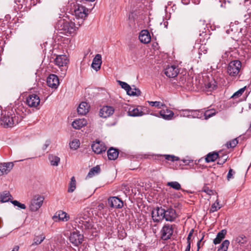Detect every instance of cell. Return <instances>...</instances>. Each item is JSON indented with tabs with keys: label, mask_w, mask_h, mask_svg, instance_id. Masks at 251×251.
I'll use <instances>...</instances> for the list:
<instances>
[{
	"label": "cell",
	"mask_w": 251,
	"mask_h": 251,
	"mask_svg": "<svg viewBox=\"0 0 251 251\" xmlns=\"http://www.w3.org/2000/svg\"><path fill=\"white\" fill-rule=\"evenodd\" d=\"M241 63L238 61H233L229 64L228 72L230 76H236L240 71Z\"/></svg>",
	"instance_id": "obj_1"
},
{
	"label": "cell",
	"mask_w": 251,
	"mask_h": 251,
	"mask_svg": "<svg viewBox=\"0 0 251 251\" xmlns=\"http://www.w3.org/2000/svg\"><path fill=\"white\" fill-rule=\"evenodd\" d=\"M44 197L40 195L35 196L30 203V208L32 211H36L39 210L43 204Z\"/></svg>",
	"instance_id": "obj_2"
},
{
	"label": "cell",
	"mask_w": 251,
	"mask_h": 251,
	"mask_svg": "<svg viewBox=\"0 0 251 251\" xmlns=\"http://www.w3.org/2000/svg\"><path fill=\"white\" fill-rule=\"evenodd\" d=\"M166 211L162 208H156L152 212V218L156 222L162 221L165 218Z\"/></svg>",
	"instance_id": "obj_3"
},
{
	"label": "cell",
	"mask_w": 251,
	"mask_h": 251,
	"mask_svg": "<svg viewBox=\"0 0 251 251\" xmlns=\"http://www.w3.org/2000/svg\"><path fill=\"white\" fill-rule=\"evenodd\" d=\"M69 215L64 211L61 210L57 212L52 217V219L55 222L67 221L69 219Z\"/></svg>",
	"instance_id": "obj_4"
},
{
	"label": "cell",
	"mask_w": 251,
	"mask_h": 251,
	"mask_svg": "<svg viewBox=\"0 0 251 251\" xmlns=\"http://www.w3.org/2000/svg\"><path fill=\"white\" fill-rule=\"evenodd\" d=\"M92 149L93 152L96 154L102 153L106 150V147L105 144L100 141H96L92 145Z\"/></svg>",
	"instance_id": "obj_5"
},
{
	"label": "cell",
	"mask_w": 251,
	"mask_h": 251,
	"mask_svg": "<svg viewBox=\"0 0 251 251\" xmlns=\"http://www.w3.org/2000/svg\"><path fill=\"white\" fill-rule=\"evenodd\" d=\"M114 112V109L111 106H106L103 107L100 111L99 115L101 117L108 118L111 116Z\"/></svg>",
	"instance_id": "obj_6"
},
{
	"label": "cell",
	"mask_w": 251,
	"mask_h": 251,
	"mask_svg": "<svg viewBox=\"0 0 251 251\" xmlns=\"http://www.w3.org/2000/svg\"><path fill=\"white\" fill-rule=\"evenodd\" d=\"M173 233V228L170 225H166L163 229L162 238L163 240H167L170 238Z\"/></svg>",
	"instance_id": "obj_7"
},
{
	"label": "cell",
	"mask_w": 251,
	"mask_h": 251,
	"mask_svg": "<svg viewBox=\"0 0 251 251\" xmlns=\"http://www.w3.org/2000/svg\"><path fill=\"white\" fill-rule=\"evenodd\" d=\"M83 236L79 233H73L71 235L70 237V241L75 245L78 246L80 245L83 241Z\"/></svg>",
	"instance_id": "obj_8"
},
{
	"label": "cell",
	"mask_w": 251,
	"mask_h": 251,
	"mask_svg": "<svg viewBox=\"0 0 251 251\" xmlns=\"http://www.w3.org/2000/svg\"><path fill=\"white\" fill-rule=\"evenodd\" d=\"M47 83L50 87L55 89L59 84V79L55 75H51L47 79Z\"/></svg>",
	"instance_id": "obj_9"
},
{
	"label": "cell",
	"mask_w": 251,
	"mask_h": 251,
	"mask_svg": "<svg viewBox=\"0 0 251 251\" xmlns=\"http://www.w3.org/2000/svg\"><path fill=\"white\" fill-rule=\"evenodd\" d=\"M27 103L30 106L35 108L38 106L40 103V99L35 95H32L29 97L27 101Z\"/></svg>",
	"instance_id": "obj_10"
},
{
	"label": "cell",
	"mask_w": 251,
	"mask_h": 251,
	"mask_svg": "<svg viewBox=\"0 0 251 251\" xmlns=\"http://www.w3.org/2000/svg\"><path fill=\"white\" fill-rule=\"evenodd\" d=\"M179 72V70L177 67L172 66L167 68L165 70V74L169 78H173L177 77Z\"/></svg>",
	"instance_id": "obj_11"
},
{
	"label": "cell",
	"mask_w": 251,
	"mask_h": 251,
	"mask_svg": "<svg viewBox=\"0 0 251 251\" xmlns=\"http://www.w3.org/2000/svg\"><path fill=\"white\" fill-rule=\"evenodd\" d=\"M109 205L113 208H121L123 206L122 202L116 197H111L109 199Z\"/></svg>",
	"instance_id": "obj_12"
},
{
	"label": "cell",
	"mask_w": 251,
	"mask_h": 251,
	"mask_svg": "<svg viewBox=\"0 0 251 251\" xmlns=\"http://www.w3.org/2000/svg\"><path fill=\"white\" fill-rule=\"evenodd\" d=\"M139 39L142 43L147 44L151 41V36L149 32L147 30H142L139 36Z\"/></svg>",
	"instance_id": "obj_13"
},
{
	"label": "cell",
	"mask_w": 251,
	"mask_h": 251,
	"mask_svg": "<svg viewBox=\"0 0 251 251\" xmlns=\"http://www.w3.org/2000/svg\"><path fill=\"white\" fill-rule=\"evenodd\" d=\"M90 107L89 103L86 102H83L80 103L78 108V113L80 115H86L89 111Z\"/></svg>",
	"instance_id": "obj_14"
},
{
	"label": "cell",
	"mask_w": 251,
	"mask_h": 251,
	"mask_svg": "<svg viewBox=\"0 0 251 251\" xmlns=\"http://www.w3.org/2000/svg\"><path fill=\"white\" fill-rule=\"evenodd\" d=\"M13 164L12 163H7L1 165V176L7 174L12 170L13 167Z\"/></svg>",
	"instance_id": "obj_15"
},
{
	"label": "cell",
	"mask_w": 251,
	"mask_h": 251,
	"mask_svg": "<svg viewBox=\"0 0 251 251\" xmlns=\"http://www.w3.org/2000/svg\"><path fill=\"white\" fill-rule=\"evenodd\" d=\"M102 62V58H101V55H97L95 57V58H94L92 64V67L93 69H94L96 71L99 70L100 68H101Z\"/></svg>",
	"instance_id": "obj_16"
},
{
	"label": "cell",
	"mask_w": 251,
	"mask_h": 251,
	"mask_svg": "<svg viewBox=\"0 0 251 251\" xmlns=\"http://www.w3.org/2000/svg\"><path fill=\"white\" fill-rule=\"evenodd\" d=\"M88 14L87 9L83 7H79L75 10V14L76 16L80 18L86 17Z\"/></svg>",
	"instance_id": "obj_17"
},
{
	"label": "cell",
	"mask_w": 251,
	"mask_h": 251,
	"mask_svg": "<svg viewBox=\"0 0 251 251\" xmlns=\"http://www.w3.org/2000/svg\"><path fill=\"white\" fill-rule=\"evenodd\" d=\"M87 122L86 120L84 119H78L74 121L72 123V126L74 128L76 129H80L83 127L86 126L87 125Z\"/></svg>",
	"instance_id": "obj_18"
},
{
	"label": "cell",
	"mask_w": 251,
	"mask_h": 251,
	"mask_svg": "<svg viewBox=\"0 0 251 251\" xmlns=\"http://www.w3.org/2000/svg\"><path fill=\"white\" fill-rule=\"evenodd\" d=\"M177 217V213L173 209H169L166 211L165 218L167 221H173Z\"/></svg>",
	"instance_id": "obj_19"
},
{
	"label": "cell",
	"mask_w": 251,
	"mask_h": 251,
	"mask_svg": "<svg viewBox=\"0 0 251 251\" xmlns=\"http://www.w3.org/2000/svg\"><path fill=\"white\" fill-rule=\"evenodd\" d=\"M119 152L116 149L110 148L108 151V156L109 159L111 160H115L117 159Z\"/></svg>",
	"instance_id": "obj_20"
},
{
	"label": "cell",
	"mask_w": 251,
	"mask_h": 251,
	"mask_svg": "<svg viewBox=\"0 0 251 251\" xmlns=\"http://www.w3.org/2000/svg\"><path fill=\"white\" fill-rule=\"evenodd\" d=\"M13 199V197L8 191L1 192V203L10 201Z\"/></svg>",
	"instance_id": "obj_21"
},
{
	"label": "cell",
	"mask_w": 251,
	"mask_h": 251,
	"mask_svg": "<svg viewBox=\"0 0 251 251\" xmlns=\"http://www.w3.org/2000/svg\"><path fill=\"white\" fill-rule=\"evenodd\" d=\"M226 233L227 232L226 230H222L221 232H220L217 235L216 238L214 240V244H218L221 243L222 240L225 238Z\"/></svg>",
	"instance_id": "obj_22"
},
{
	"label": "cell",
	"mask_w": 251,
	"mask_h": 251,
	"mask_svg": "<svg viewBox=\"0 0 251 251\" xmlns=\"http://www.w3.org/2000/svg\"><path fill=\"white\" fill-rule=\"evenodd\" d=\"M100 172V168L99 166H97L96 167L93 168L90 171L89 174L87 175L86 179H89V178L95 176L97 175L98 174H99Z\"/></svg>",
	"instance_id": "obj_23"
},
{
	"label": "cell",
	"mask_w": 251,
	"mask_h": 251,
	"mask_svg": "<svg viewBox=\"0 0 251 251\" xmlns=\"http://www.w3.org/2000/svg\"><path fill=\"white\" fill-rule=\"evenodd\" d=\"M49 159L50 160L51 165L53 166H58L60 162V159L55 155H49Z\"/></svg>",
	"instance_id": "obj_24"
},
{
	"label": "cell",
	"mask_w": 251,
	"mask_h": 251,
	"mask_svg": "<svg viewBox=\"0 0 251 251\" xmlns=\"http://www.w3.org/2000/svg\"><path fill=\"white\" fill-rule=\"evenodd\" d=\"M160 114L165 118L170 119L173 116L174 113L169 109H163L160 111Z\"/></svg>",
	"instance_id": "obj_25"
},
{
	"label": "cell",
	"mask_w": 251,
	"mask_h": 251,
	"mask_svg": "<svg viewBox=\"0 0 251 251\" xmlns=\"http://www.w3.org/2000/svg\"><path fill=\"white\" fill-rule=\"evenodd\" d=\"M55 62H56V63L59 66H63L67 63V59L66 57L61 56V57H58L56 59Z\"/></svg>",
	"instance_id": "obj_26"
},
{
	"label": "cell",
	"mask_w": 251,
	"mask_h": 251,
	"mask_svg": "<svg viewBox=\"0 0 251 251\" xmlns=\"http://www.w3.org/2000/svg\"><path fill=\"white\" fill-rule=\"evenodd\" d=\"M218 156L219 155L217 153L209 154L206 157V161L208 162H214L215 160H216L217 159H218Z\"/></svg>",
	"instance_id": "obj_27"
},
{
	"label": "cell",
	"mask_w": 251,
	"mask_h": 251,
	"mask_svg": "<svg viewBox=\"0 0 251 251\" xmlns=\"http://www.w3.org/2000/svg\"><path fill=\"white\" fill-rule=\"evenodd\" d=\"M76 188V181L75 179V178L74 177L71 179L70 182L69 184V188H68V192H73L75 190Z\"/></svg>",
	"instance_id": "obj_28"
},
{
	"label": "cell",
	"mask_w": 251,
	"mask_h": 251,
	"mask_svg": "<svg viewBox=\"0 0 251 251\" xmlns=\"http://www.w3.org/2000/svg\"><path fill=\"white\" fill-rule=\"evenodd\" d=\"M127 93L130 96H139L140 94V92L136 87L132 88L131 87L130 90L127 92Z\"/></svg>",
	"instance_id": "obj_29"
},
{
	"label": "cell",
	"mask_w": 251,
	"mask_h": 251,
	"mask_svg": "<svg viewBox=\"0 0 251 251\" xmlns=\"http://www.w3.org/2000/svg\"><path fill=\"white\" fill-rule=\"evenodd\" d=\"M80 146V142L78 140H75L72 141L70 143V147L72 150H77Z\"/></svg>",
	"instance_id": "obj_30"
},
{
	"label": "cell",
	"mask_w": 251,
	"mask_h": 251,
	"mask_svg": "<svg viewBox=\"0 0 251 251\" xmlns=\"http://www.w3.org/2000/svg\"><path fill=\"white\" fill-rule=\"evenodd\" d=\"M45 237V236L44 235H40V236L36 237L33 241V245H37L38 244H40L44 240Z\"/></svg>",
	"instance_id": "obj_31"
},
{
	"label": "cell",
	"mask_w": 251,
	"mask_h": 251,
	"mask_svg": "<svg viewBox=\"0 0 251 251\" xmlns=\"http://www.w3.org/2000/svg\"><path fill=\"white\" fill-rule=\"evenodd\" d=\"M229 244H230V242L229 241L225 240V241L224 242L222 245L220 246V247L218 249V251H227L228 250Z\"/></svg>",
	"instance_id": "obj_32"
},
{
	"label": "cell",
	"mask_w": 251,
	"mask_h": 251,
	"mask_svg": "<svg viewBox=\"0 0 251 251\" xmlns=\"http://www.w3.org/2000/svg\"><path fill=\"white\" fill-rule=\"evenodd\" d=\"M238 144V141L236 140H233L227 143L226 146L229 148H233L236 146Z\"/></svg>",
	"instance_id": "obj_33"
},
{
	"label": "cell",
	"mask_w": 251,
	"mask_h": 251,
	"mask_svg": "<svg viewBox=\"0 0 251 251\" xmlns=\"http://www.w3.org/2000/svg\"><path fill=\"white\" fill-rule=\"evenodd\" d=\"M222 207L221 204H220L219 202L217 201L216 203H214V204L213 205V207H211V212L213 213L214 211H217L218 210H219L220 208H221Z\"/></svg>",
	"instance_id": "obj_34"
},
{
	"label": "cell",
	"mask_w": 251,
	"mask_h": 251,
	"mask_svg": "<svg viewBox=\"0 0 251 251\" xmlns=\"http://www.w3.org/2000/svg\"><path fill=\"white\" fill-rule=\"evenodd\" d=\"M169 185H170L172 188H175V189H179L181 188V186L179 184H178L176 182H170L168 184Z\"/></svg>",
	"instance_id": "obj_35"
},
{
	"label": "cell",
	"mask_w": 251,
	"mask_h": 251,
	"mask_svg": "<svg viewBox=\"0 0 251 251\" xmlns=\"http://www.w3.org/2000/svg\"><path fill=\"white\" fill-rule=\"evenodd\" d=\"M215 113V111L214 110L211 109V110H209V111H207L205 113V116L206 117H209L210 116H211L213 115H214Z\"/></svg>",
	"instance_id": "obj_36"
},
{
	"label": "cell",
	"mask_w": 251,
	"mask_h": 251,
	"mask_svg": "<svg viewBox=\"0 0 251 251\" xmlns=\"http://www.w3.org/2000/svg\"><path fill=\"white\" fill-rule=\"evenodd\" d=\"M235 175V172L234 170L230 169L229 171V174L228 175V179L230 180V179H232L233 178H234V176Z\"/></svg>",
	"instance_id": "obj_37"
},
{
	"label": "cell",
	"mask_w": 251,
	"mask_h": 251,
	"mask_svg": "<svg viewBox=\"0 0 251 251\" xmlns=\"http://www.w3.org/2000/svg\"><path fill=\"white\" fill-rule=\"evenodd\" d=\"M13 203L16 206H18V207H21V208H25V206H24L23 204H20V203H18V202H13Z\"/></svg>",
	"instance_id": "obj_38"
},
{
	"label": "cell",
	"mask_w": 251,
	"mask_h": 251,
	"mask_svg": "<svg viewBox=\"0 0 251 251\" xmlns=\"http://www.w3.org/2000/svg\"><path fill=\"white\" fill-rule=\"evenodd\" d=\"M86 1H95V0H86Z\"/></svg>",
	"instance_id": "obj_39"
},
{
	"label": "cell",
	"mask_w": 251,
	"mask_h": 251,
	"mask_svg": "<svg viewBox=\"0 0 251 251\" xmlns=\"http://www.w3.org/2000/svg\"></svg>",
	"instance_id": "obj_40"
}]
</instances>
